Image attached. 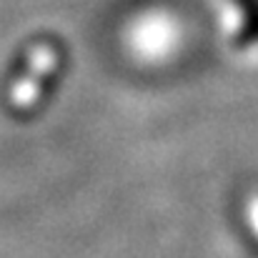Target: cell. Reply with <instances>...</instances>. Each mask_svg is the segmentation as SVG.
I'll return each mask as SVG.
<instances>
[{
    "label": "cell",
    "instance_id": "obj_2",
    "mask_svg": "<svg viewBox=\"0 0 258 258\" xmlns=\"http://www.w3.org/2000/svg\"><path fill=\"white\" fill-rule=\"evenodd\" d=\"M248 213H251V223H253V228H256L258 233V196L251 201V206H248Z\"/></svg>",
    "mask_w": 258,
    "mask_h": 258
},
{
    "label": "cell",
    "instance_id": "obj_1",
    "mask_svg": "<svg viewBox=\"0 0 258 258\" xmlns=\"http://www.w3.org/2000/svg\"><path fill=\"white\" fill-rule=\"evenodd\" d=\"M53 63H55V50H53V48L40 45V48L33 53L28 78H25V81H20L18 86L13 88V103H15L18 108H25V105H30V103L38 98V86H40V78H43V76H45V73L53 68Z\"/></svg>",
    "mask_w": 258,
    "mask_h": 258
}]
</instances>
